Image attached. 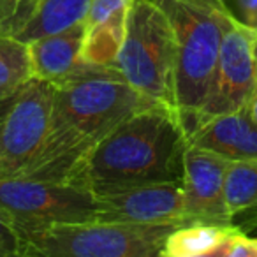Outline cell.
<instances>
[{"label": "cell", "instance_id": "ba28073f", "mask_svg": "<svg viewBox=\"0 0 257 257\" xmlns=\"http://www.w3.org/2000/svg\"><path fill=\"white\" fill-rule=\"evenodd\" d=\"M55 85L30 78L18 92L0 128V178H18L48 134Z\"/></svg>", "mask_w": 257, "mask_h": 257}, {"label": "cell", "instance_id": "4fadbf2b", "mask_svg": "<svg viewBox=\"0 0 257 257\" xmlns=\"http://www.w3.org/2000/svg\"><path fill=\"white\" fill-rule=\"evenodd\" d=\"M85 39V22L64 30L36 39L27 44L32 78L58 83L71 78L83 67L81 48Z\"/></svg>", "mask_w": 257, "mask_h": 257}, {"label": "cell", "instance_id": "5bb4252c", "mask_svg": "<svg viewBox=\"0 0 257 257\" xmlns=\"http://www.w3.org/2000/svg\"><path fill=\"white\" fill-rule=\"evenodd\" d=\"M224 199L229 225L246 234L257 229V159L229 161Z\"/></svg>", "mask_w": 257, "mask_h": 257}, {"label": "cell", "instance_id": "8992f818", "mask_svg": "<svg viewBox=\"0 0 257 257\" xmlns=\"http://www.w3.org/2000/svg\"><path fill=\"white\" fill-rule=\"evenodd\" d=\"M0 218L13 229L92 222L95 196L69 183L30 178H0Z\"/></svg>", "mask_w": 257, "mask_h": 257}, {"label": "cell", "instance_id": "ac0fdd59", "mask_svg": "<svg viewBox=\"0 0 257 257\" xmlns=\"http://www.w3.org/2000/svg\"><path fill=\"white\" fill-rule=\"evenodd\" d=\"M222 4L234 20L257 30V0H222Z\"/></svg>", "mask_w": 257, "mask_h": 257}, {"label": "cell", "instance_id": "9a60e30c", "mask_svg": "<svg viewBox=\"0 0 257 257\" xmlns=\"http://www.w3.org/2000/svg\"><path fill=\"white\" fill-rule=\"evenodd\" d=\"M93 0H41L27 23L15 34V39L29 44L36 39L64 32L83 23Z\"/></svg>", "mask_w": 257, "mask_h": 257}, {"label": "cell", "instance_id": "9c48e42d", "mask_svg": "<svg viewBox=\"0 0 257 257\" xmlns=\"http://www.w3.org/2000/svg\"><path fill=\"white\" fill-rule=\"evenodd\" d=\"M100 222L145 225L190 224L185 213L182 182L150 183L95 196Z\"/></svg>", "mask_w": 257, "mask_h": 257}, {"label": "cell", "instance_id": "7a4b0ae2", "mask_svg": "<svg viewBox=\"0 0 257 257\" xmlns=\"http://www.w3.org/2000/svg\"><path fill=\"white\" fill-rule=\"evenodd\" d=\"M187 147L178 113L150 104L107 133L64 183L102 196L150 183L182 182Z\"/></svg>", "mask_w": 257, "mask_h": 257}, {"label": "cell", "instance_id": "8fae6325", "mask_svg": "<svg viewBox=\"0 0 257 257\" xmlns=\"http://www.w3.org/2000/svg\"><path fill=\"white\" fill-rule=\"evenodd\" d=\"M134 0H93L85 18L81 62L92 67H113L127 34Z\"/></svg>", "mask_w": 257, "mask_h": 257}, {"label": "cell", "instance_id": "44dd1931", "mask_svg": "<svg viewBox=\"0 0 257 257\" xmlns=\"http://www.w3.org/2000/svg\"><path fill=\"white\" fill-rule=\"evenodd\" d=\"M20 0H0V30L9 23V20L15 16Z\"/></svg>", "mask_w": 257, "mask_h": 257}, {"label": "cell", "instance_id": "cb8c5ba5", "mask_svg": "<svg viewBox=\"0 0 257 257\" xmlns=\"http://www.w3.org/2000/svg\"><path fill=\"white\" fill-rule=\"evenodd\" d=\"M162 257H168V255H162ZM196 257H224V245H222L220 248L215 250V252L206 253V255H196Z\"/></svg>", "mask_w": 257, "mask_h": 257}, {"label": "cell", "instance_id": "e0dca14e", "mask_svg": "<svg viewBox=\"0 0 257 257\" xmlns=\"http://www.w3.org/2000/svg\"><path fill=\"white\" fill-rule=\"evenodd\" d=\"M32 78L27 44L0 34V100L13 97Z\"/></svg>", "mask_w": 257, "mask_h": 257}, {"label": "cell", "instance_id": "d6986e66", "mask_svg": "<svg viewBox=\"0 0 257 257\" xmlns=\"http://www.w3.org/2000/svg\"><path fill=\"white\" fill-rule=\"evenodd\" d=\"M224 257H257V238L236 231L224 243Z\"/></svg>", "mask_w": 257, "mask_h": 257}, {"label": "cell", "instance_id": "277c9868", "mask_svg": "<svg viewBox=\"0 0 257 257\" xmlns=\"http://www.w3.org/2000/svg\"><path fill=\"white\" fill-rule=\"evenodd\" d=\"M176 227L92 220L15 229L16 257H162Z\"/></svg>", "mask_w": 257, "mask_h": 257}, {"label": "cell", "instance_id": "30bf717a", "mask_svg": "<svg viewBox=\"0 0 257 257\" xmlns=\"http://www.w3.org/2000/svg\"><path fill=\"white\" fill-rule=\"evenodd\" d=\"M229 159L197 147H187L183 155L182 189L190 224L229 225L224 199L225 169Z\"/></svg>", "mask_w": 257, "mask_h": 257}, {"label": "cell", "instance_id": "2e32d148", "mask_svg": "<svg viewBox=\"0 0 257 257\" xmlns=\"http://www.w3.org/2000/svg\"><path fill=\"white\" fill-rule=\"evenodd\" d=\"M238 229L222 224H183L173 229L164 241L162 255L196 257L220 248Z\"/></svg>", "mask_w": 257, "mask_h": 257}, {"label": "cell", "instance_id": "ffe728a7", "mask_svg": "<svg viewBox=\"0 0 257 257\" xmlns=\"http://www.w3.org/2000/svg\"><path fill=\"white\" fill-rule=\"evenodd\" d=\"M41 0H20L18 2V8H16V13L9 23L4 27V29L0 30V34H6V36H15L20 29L27 23V20L30 18V15L34 13V9L39 6Z\"/></svg>", "mask_w": 257, "mask_h": 257}, {"label": "cell", "instance_id": "7c38bea8", "mask_svg": "<svg viewBox=\"0 0 257 257\" xmlns=\"http://www.w3.org/2000/svg\"><path fill=\"white\" fill-rule=\"evenodd\" d=\"M187 145L213 152L229 161L257 159V125L245 107L199 121L187 133Z\"/></svg>", "mask_w": 257, "mask_h": 257}, {"label": "cell", "instance_id": "52a82bcc", "mask_svg": "<svg viewBox=\"0 0 257 257\" xmlns=\"http://www.w3.org/2000/svg\"><path fill=\"white\" fill-rule=\"evenodd\" d=\"M257 90V30L227 15L210 95L197 123L241 111ZM196 123V125H197Z\"/></svg>", "mask_w": 257, "mask_h": 257}, {"label": "cell", "instance_id": "5b68a950", "mask_svg": "<svg viewBox=\"0 0 257 257\" xmlns=\"http://www.w3.org/2000/svg\"><path fill=\"white\" fill-rule=\"evenodd\" d=\"M175 67L176 37L168 15L155 0H134L113 69L138 93L176 111Z\"/></svg>", "mask_w": 257, "mask_h": 257}, {"label": "cell", "instance_id": "603a6c76", "mask_svg": "<svg viewBox=\"0 0 257 257\" xmlns=\"http://www.w3.org/2000/svg\"><path fill=\"white\" fill-rule=\"evenodd\" d=\"M246 109H248V114H250V118L253 120V123L257 125V90H255V93L252 95V99H250Z\"/></svg>", "mask_w": 257, "mask_h": 257}, {"label": "cell", "instance_id": "7402d4cb", "mask_svg": "<svg viewBox=\"0 0 257 257\" xmlns=\"http://www.w3.org/2000/svg\"><path fill=\"white\" fill-rule=\"evenodd\" d=\"M13 99H15V95L9 97V99L0 100V128H2V123H4V120H6V114H8L9 107H11V104H13Z\"/></svg>", "mask_w": 257, "mask_h": 257}, {"label": "cell", "instance_id": "6da1fadb", "mask_svg": "<svg viewBox=\"0 0 257 257\" xmlns=\"http://www.w3.org/2000/svg\"><path fill=\"white\" fill-rule=\"evenodd\" d=\"M155 104L138 93L113 67L83 65L55 85L48 134L18 178L60 182L120 121Z\"/></svg>", "mask_w": 257, "mask_h": 257}, {"label": "cell", "instance_id": "d4e9b609", "mask_svg": "<svg viewBox=\"0 0 257 257\" xmlns=\"http://www.w3.org/2000/svg\"><path fill=\"white\" fill-rule=\"evenodd\" d=\"M220 2H222V0H220Z\"/></svg>", "mask_w": 257, "mask_h": 257}, {"label": "cell", "instance_id": "3957f363", "mask_svg": "<svg viewBox=\"0 0 257 257\" xmlns=\"http://www.w3.org/2000/svg\"><path fill=\"white\" fill-rule=\"evenodd\" d=\"M176 37L175 106L190 133L210 95L227 9L220 0H155Z\"/></svg>", "mask_w": 257, "mask_h": 257}]
</instances>
